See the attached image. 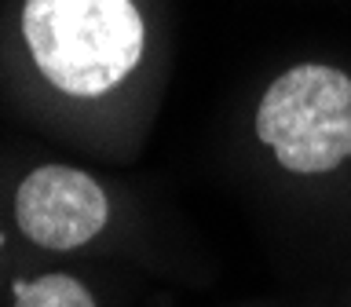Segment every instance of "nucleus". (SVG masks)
<instances>
[{
    "label": "nucleus",
    "instance_id": "obj_1",
    "mask_svg": "<svg viewBox=\"0 0 351 307\" xmlns=\"http://www.w3.org/2000/svg\"><path fill=\"white\" fill-rule=\"evenodd\" d=\"M19 33L37 77L70 103L110 99L147 55V19L136 0H26Z\"/></svg>",
    "mask_w": 351,
    "mask_h": 307
},
{
    "label": "nucleus",
    "instance_id": "obj_2",
    "mask_svg": "<svg viewBox=\"0 0 351 307\" xmlns=\"http://www.w3.org/2000/svg\"><path fill=\"white\" fill-rule=\"evenodd\" d=\"M252 136L285 175L322 180L351 164V73L296 62L260 92Z\"/></svg>",
    "mask_w": 351,
    "mask_h": 307
},
{
    "label": "nucleus",
    "instance_id": "obj_3",
    "mask_svg": "<svg viewBox=\"0 0 351 307\" xmlns=\"http://www.w3.org/2000/svg\"><path fill=\"white\" fill-rule=\"evenodd\" d=\"M114 216L99 175L66 161H44L22 172L11 194L19 234L44 252H77L103 234Z\"/></svg>",
    "mask_w": 351,
    "mask_h": 307
},
{
    "label": "nucleus",
    "instance_id": "obj_4",
    "mask_svg": "<svg viewBox=\"0 0 351 307\" xmlns=\"http://www.w3.org/2000/svg\"><path fill=\"white\" fill-rule=\"evenodd\" d=\"M11 307H99L92 285L66 271L11 278Z\"/></svg>",
    "mask_w": 351,
    "mask_h": 307
},
{
    "label": "nucleus",
    "instance_id": "obj_5",
    "mask_svg": "<svg viewBox=\"0 0 351 307\" xmlns=\"http://www.w3.org/2000/svg\"><path fill=\"white\" fill-rule=\"evenodd\" d=\"M0 252H4V230H0Z\"/></svg>",
    "mask_w": 351,
    "mask_h": 307
}]
</instances>
